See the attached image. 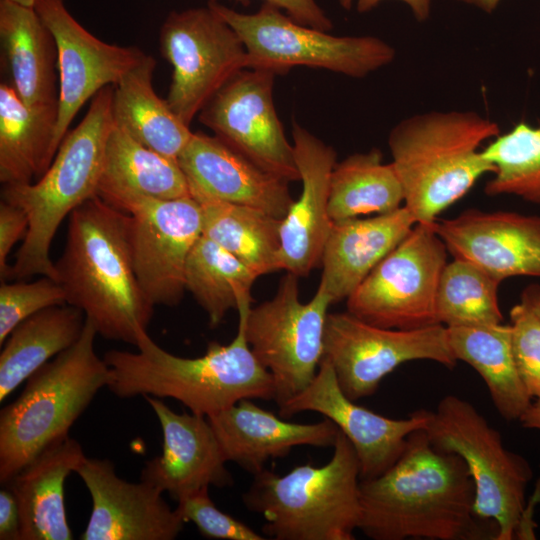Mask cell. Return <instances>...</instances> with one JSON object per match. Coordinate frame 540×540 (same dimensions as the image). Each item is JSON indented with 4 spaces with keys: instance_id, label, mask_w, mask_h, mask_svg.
<instances>
[{
    "instance_id": "ee69618b",
    "label": "cell",
    "mask_w": 540,
    "mask_h": 540,
    "mask_svg": "<svg viewBox=\"0 0 540 540\" xmlns=\"http://www.w3.org/2000/svg\"><path fill=\"white\" fill-rule=\"evenodd\" d=\"M522 304L527 306L540 318V286L537 284L529 285L524 289L521 295Z\"/></svg>"
},
{
    "instance_id": "44dd1931",
    "label": "cell",
    "mask_w": 540,
    "mask_h": 540,
    "mask_svg": "<svg viewBox=\"0 0 540 540\" xmlns=\"http://www.w3.org/2000/svg\"><path fill=\"white\" fill-rule=\"evenodd\" d=\"M177 160L191 196L257 208L281 220L294 201L287 180L216 136L193 132Z\"/></svg>"
},
{
    "instance_id": "f1b7e54d",
    "label": "cell",
    "mask_w": 540,
    "mask_h": 540,
    "mask_svg": "<svg viewBox=\"0 0 540 540\" xmlns=\"http://www.w3.org/2000/svg\"><path fill=\"white\" fill-rule=\"evenodd\" d=\"M155 59L145 55L114 87V125L144 146L172 159L193 132L153 89Z\"/></svg>"
},
{
    "instance_id": "2e32d148",
    "label": "cell",
    "mask_w": 540,
    "mask_h": 540,
    "mask_svg": "<svg viewBox=\"0 0 540 540\" xmlns=\"http://www.w3.org/2000/svg\"><path fill=\"white\" fill-rule=\"evenodd\" d=\"M34 9L52 33L59 72L56 141L60 146L83 104L116 85L146 55L134 46L109 44L89 33L64 0H35Z\"/></svg>"
},
{
    "instance_id": "8d00e7d4",
    "label": "cell",
    "mask_w": 540,
    "mask_h": 540,
    "mask_svg": "<svg viewBox=\"0 0 540 540\" xmlns=\"http://www.w3.org/2000/svg\"><path fill=\"white\" fill-rule=\"evenodd\" d=\"M66 304L60 284L46 276L33 282L7 283L0 286V345L22 321L46 308Z\"/></svg>"
},
{
    "instance_id": "8992f818",
    "label": "cell",
    "mask_w": 540,
    "mask_h": 540,
    "mask_svg": "<svg viewBox=\"0 0 540 540\" xmlns=\"http://www.w3.org/2000/svg\"><path fill=\"white\" fill-rule=\"evenodd\" d=\"M97 331L85 320L79 339L35 371L0 412V482L6 484L45 448L68 436L111 371L95 351Z\"/></svg>"
},
{
    "instance_id": "d6a6232c",
    "label": "cell",
    "mask_w": 540,
    "mask_h": 540,
    "mask_svg": "<svg viewBox=\"0 0 540 540\" xmlns=\"http://www.w3.org/2000/svg\"><path fill=\"white\" fill-rule=\"evenodd\" d=\"M404 205V192L392 163L373 148L336 163L330 179L328 213L332 222L384 214Z\"/></svg>"
},
{
    "instance_id": "836d02e7",
    "label": "cell",
    "mask_w": 540,
    "mask_h": 540,
    "mask_svg": "<svg viewBox=\"0 0 540 540\" xmlns=\"http://www.w3.org/2000/svg\"><path fill=\"white\" fill-rule=\"evenodd\" d=\"M259 276L230 252L206 237L195 243L185 270V288L207 313L211 327L244 300Z\"/></svg>"
},
{
    "instance_id": "484cf974",
    "label": "cell",
    "mask_w": 540,
    "mask_h": 540,
    "mask_svg": "<svg viewBox=\"0 0 540 540\" xmlns=\"http://www.w3.org/2000/svg\"><path fill=\"white\" fill-rule=\"evenodd\" d=\"M0 41L11 86L23 102L58 103L56 43L34 7L0 0Z\"/></svg>"
},
{
    "instance_id": "b9f144b4",
    "label": "cell",
    "mask_w": 540,
    "mask_h": 540,
    "mask_svg": "<svg viewBox=\"0 0 540 540\" xmlns=\"http://www.w3.org/2000/svg\"><path fill=\"white\" fill-rule=\"evenodd\" d=\"M0 539L21 540L18 503L14 493L6 485L0 490Z\"/></svg>"
},
{
    "instance_id": "4316f807",
    "label": "cell",
    "mask_w": 540,
    "mask_h": 540,
    "mask_svg": "<svg viewBox=\"0 0 540 540\" xmlns=\"http://www.w3.org/2000/svg\"><path fill=\"white\" fill-rule=\"evenodd\" d=\"M97 196L121 210L130 199H178L191 196L178 160L136 141L117 126L107 140Z\"/></svg>"
},
{
    "instance_id": "e0dca14e",
    "label": "cell",
    "mask_w": 540,
    "mask_h": 540,
    "mask_svg": "<svg viewBox=\"0 0 540 540\" xmlns=\"http://www.w3.org/2000/svg\"><path fill=\"white\" fill-rule=\"evenodd\" d=\"M314 411L334 422L351 442L360 466V480L385 472L402 454L409 435L426 428L429 410L420 409L404 419H392L362 407L340 388L331 362L323 357L311 383L279 407L288 418Z\"/></svg>"
},
{
    "instance_id": "d4e9b609",
    "label": "cell",
    "mask_w": 540,
    "mask_h": 540,
    "mask_svg": "<svg viewBox=\"0 0 540 540\" xmlns=\"http://www.w3.org/2000/svg\"><path fill=\"white\" fill-rule=\"evenodd\" d=\"M69 435L45 448L15 474L8 486L20 513L21 540H71L64 506V483L85 458Z\"/></svg>"
},
{
    "instance_id": "d6986e66",
    "label": "cell",
    "mask_w": 540,
    "mask_h": 540,
    "mask_svg": "<svg viewBox=\"0 0 540 540\" xmlns=\"http://www.w3.org/2000/svg\"><path fill=\"white\" fill-rule=\"evenodd\" d=\"M433 224L454 258L474 263L501 282L540 277V216L468 209Z\"/></svg>"
},
{
    "instance_id": "5bb4252c",
    "label": "cell",
    "mask_w": 540,
    "mask_h": 540,
    "mask_svg": "<svg viewBox=\"0 0 540 540\" xmlns=\"http://www.w3.org/2000/svg\"><path fill=\"white\" fill-rule=\"evenodd\" d=\"M121 211L129 214L135 271L150 302L175 306L183 298L189 255L202 236V211L192 197H136Z\"/></svg>"
},
{
    "instance_id": "1f68e13d",
    "label": "cell",
    "mask_w": 540,
    "mask_h": 540,
    "mask_svg": "<svg viewBox=\"0 0 540 540\" xmlns=\"http://www.w3.org/2000/svg\"><path fill=\"white\" fill-rule=\"evenodd\" d=\"M202 211L203 235L258 276L283 269L278 219L260 209L192 196Z\"/></svg>"
},
{
    "instance_id": "bcb514c9",
    "label": "cell",
    "mask_w": 540,
    "mask_h": 540,
    "mask_svg": "<svg viewBox=\"0 0 540 540\" xmlns=\"http://www.w3.org/2000/svg\"><path fill=\"white\" fill-rule=\"evenodd\" d=\"M458 1L475 6L476 8L481 9L482 11L486 13L493 12L497 8L500 2V0H458Z\"/></svg>"
},
{
    "instance_id": "7a4b0ae2",
    "label": "cell",
    "mask_w": 540,
    "mask_h": 540,
    "mask_svg": "<svg viewBox=\"0 0 540 540\" xmlns=\"http://www.w3.org/2000/svg\"><path fill=\"white\" fill-rule=\"evenodd\" d=\"M55 268L66 304L80 309L102 337L136 346L148 333L154 305L135 271L128 213L97 195L77 207Z\"/></svg>"
},
{
    "instance_id": "4fadbf2b",
    "label": "cell",
    "mask_w": 540,
    "mask_h": 540,
    "mask_svg": "<svg viewBox=\"0 0 540 540\" xmlns=\"http://www.w3.org/2000/svg\"><path fill=\"white\" fill-rule=\"evenodd\" d=\"M323 353L340 388L354 401L374 394L382 379L405 362L429 360L449 369L457 364L442 324L409 330L383 328L348 311L328 313Z\"/></svg>"
},
{
    "instance_id": "9c48e42d",
    "label": "cell",
    "mask_w": 540,
    "mask_h": 540,
    "mask_svg": "<svg viewBox=\"0 0 540 540\" xmlns=\"http://www.w3.org/2000/svg\"><path fill=\"white\" fill-rule=\"evenodd\" d=\"M238 34L249 67L287 73L295 66L321 68L361 78L391 63L394 48L374 36H334L302 25L264 3L244 14L218 2L208 3Z\"/></svg>"
},
{
    "instance_id": "8fae6325",
    "label": "cell",
    "mask_w": 540,
    "mask_h": 540,
    "mask_svg": "<svg viewBox=\"0 0 540 540\" xmlns=\"http://www.w3.org/2000/svg\"><path fill=\"white\" fill-rule=\"evenodd\" d=\"M434 222H417L347 298V311L383 328L418 329L438 323L436 297L447 247Z\"/></svg>"
},
{
    "instance_id": "ac0fdd59",
    "label": "cell",
    "mask_w": 540,
    "mask_h": 540,
    "mask_svg": "<svg viewBox=\"0 0 540 540\" xmlns=\"http://www.w3.org/2000/svg\"><path fill=\"white\" fill-rule=\"evenodd\" d=\"M87 487L92 510L82 540H173L184 527L163 492L145 482L120 478L108 459L85 457L76 472Z\"/></svg>"
},
{
    "instance_id": "74e56055",
    "label": "cell",
    "mask_w": 540,
    "mask_h": 540,
    "mask_svg": "<svg viewBox=\"0 0 540 540\" xmlns=\"http://www.w3.org/2000/svg\"><path fill=\"white\" fill-rule=\"evenodd\" d=\"M175 508L184 522H192L200 534L209 539L264 540L247 524L218 509L208 494L200 490L177 502Z\"/></svg>"
},
{
    "instance_id": "7bdbcfd3",
    "label": "cell",
    "mask_w": 540,
    "mask_h": 540,
    "mask_svg": "<svg viewBox=\"0 0 540 540\" xmlns=\"http://www.w3.org/2000/svg\"><path fill=\"white\" fill-rule=\"evenodd\" d=\"M383 0H339L345 9H351L355 5L358 12H368L375 8ZM409 6L414 17L418 21H425L431 11V0H400Z\"/></svg>"
},
{
    "instance_id": "f546056e",
    "label": "cell",
    "mask_w": 540,
    "mask_h": 540,
    "mask_svg": "<svg viewBox=\"0 0 540 540\" xmlns=\"http://www.w3.org/2000/svg\"><path fill=\"white\" fill-rule=\"evenodd\" d=\"M446 328L455 358L469 364L482 377L500 415L507 420L520 419L532 397L514 360L511 326L500 323Z\"/></svg>"
},
{
    "instance_id": "30bf717a",
    "label": "cell",
    "mask_w": 540,
    "mask_h": 540,
    "mask_svg": "<svg viewBox=\"0 0 540 540\" xmlns=\"http://www.w3.org/2000/svg\"><path fill=\"white\" fill-rule=\"evenodd\" d=\"M297 278L287 272L272 299L254 308L252 300H245L237 307L251 351L272 375L278 407L314 379L324 356L325 322L333 304L320 286L310 301L302 303Z\"/></svg>"
},
{
    "instance_id": "cb8c5ba5",
    "label": "cell",
    "mask_w": 540,
    "mask_h": 540,
    "mask_svg": "<svg viewBox=\"0 0 540 540\" xmlns=\"http://www.w3.org/2000/svg\"><path fill=\"white\" fill-rule=\"evenodd\" d=\"M416 223L404 205L369 218L333 222L322 254L319 284L332 303L347 299Z\"/></svg>"
},
{
    "instance_id": "7dc6e473",
    "label": "cell",
    "mask_w": 540,
    "mask_h": 540,
    "mask_svg": "<svg viewBox=\"0 0 540 540\" xmlns=\"http://www.w3.org/2000/svg\"><path fill=\"white\" fill-rule=\"evenodd\" d=\"M10 1H13L24 6H28V7H34V2H35V0H10Z\"/></svg>"
},
{
    "instance_id": "e575fe53",
    "label": "cell",
    "mask_w": 540,
    "mask_h": 540,
    "mask_svg": "<svg viewBox=\"0 0 540 540\" xmlns=\"http://www.w3.org/2000/svg\"><path fill=\"white\" fill-rule=\"evenodd\" d=\"M501 281L474 263L454 258L440 277L436 316L446 327L500 324L498 301Z\"/></svg>"
},
{
    "instance_id": "d590c367",
    "label": "cell",
    "mask_w": 540,
    "mask_h": 540,
    "mask_svg": "<svg viewBox=\"0 0 540 540\" xmlns=\"http://www.w3.org/2000/svg\"><path fill=\"white\" fill-rule=\"evenodd\" d=\"M482 152L494 166L487 195H513L540 206V127L519 122Z\"/></svg>"
},
{
    "instance_id": "9a60e30c",
    "label": "cell",
    "mask_w": 540,
    "mask_h": 540,
    "mask_svg": "<svg viewBox=\"0 0 540 540\" xmlns=\"http://www.w3.org/2000/svg\"><path fill=\"white\" fill-rule=\"evenodd\" d=\"M275 76L268 70H241L209 100L199 120L263 169L288 182L299 181L293 144L274 107Z\"/></svg>"
},
{
    "instance_id": "60d3db41",
    "label": "cell",
    "mask_w": 540,
    "mask_h": 540,
    "mask_svg": "<svg viewBox=\"0 0 540 540\" xmlns=\"http://www.w3.org/2000/svg\"><path fill=\"white\" fill-rule=\"evenodd\" d=\"M220 0H209L219 2ZM243 4L249 0H233ZM280 10H285L296 22L323 31L332 28V22L315 0H263Z\"/></svg>"
},
{
    "instance_id": "ffe728a7",
    "label": "cell",
    "mask_w": 540,
    "mask_h": 540,
    "mask_svg": "<svg viewBox=\"0 0 540 540\" xmlns=\"http://www.w3.org/2000/svg\"><path fill=\"white\" fill-rule=\"evenodd\" d=\"M157 416L163 435L162 453L149 460L141 480L175 501L215 486L229 487L233 477L226 468L218 439L206 416L176 413L163 401L144 396Z\"/></svg>"
},
{
    "instance_id": "5b68a950",
    "label": "cell",
    "mask_w": 540,
    "mask_h": 540,
    "mask_svg": "<svg viewBox=\"0 0 540 540\" xmlns=\"http://www.w3.org/2000/svg\"><path fill=\"white\" fill-rule=\"evenodd\" d=\"M113 93L114 87L109 85L94 95L85 117L66 134L51 165L38 180L3 186L1 200L22 208L29 218L6 281L35 275L57 281L51 244L64 219L97 195L106 144L114 126Z\"/></svg>"
},
{
    "instance_id": "7c38bea8",
    "label": "cell",
    "mask_w": 540,
    "mask_h": 540,
    "mask_svg": "<svg viewBox=\"0 0 540 540\" xmlns=\"http://www.w3.org/2000/svg\"><path fill=\"white\" fill-rule=\"evenodd\" d=\"M160 46L173 68L166 100L187 126L217 91L249 67L242 40L209 4L172 11L161 27Z\"/></svg>"
},
{
    "instance_id": "83f0119b",
    "label": "cell",
    "mask_w": 540,
    "mask_h": 540,
    "mask_svg": "<svg viewBox=\"0 0 540 540\" xmlns=\"http://www.w3.org/2000/svg\"><path fill=\"white\" fill-rule=\"evenodd\" d=\"M58 103L28 106L7 83L0 85V181L3 185L38 180L51 165Z\"/></svg>"
},
{
    "instance_id": "603a6c76",
    "label": "cell",
    "mask_w": 540,
    "mask_h": 540,
    "mask_svg": "<svg viewBox=\"0 0 540 540\" xmlns=\"http://www.w3.org/2000/svg\"><path fill=\"white\" fill-rule=\"evenodd\" d=\"M253 399L207 416L225 459L255 475L269 459L286 457L294 447H333L340 429L328 418L294 423L267 411Z\"/></svg>"
},
{
    "instance_id": "4dcf8cb0",
    "label": "cell",
    "mask_w": 540,
    "mask_h": 540,
    "mask_svg": "<svg viewBox=\"0 0 540 540\" xmlns=\"http://www.w3.org/2000/svg\"><path fill=\"white\" fill-rule=\"evenodd\" d=\"M84 313L64 304L46 308L17 325L0 354V402L81 336Z\"/></svg>"
},
{
    "instance_id": "6da1fadb",
    "label": "cell",
    "mask_w": 540,
    "mask_h": 540,
    "mask_svg": "<svg viewBox=\"0 0 540 540\" xmlns=\"http://www.w3.org/2000/svg\"><path fill=\"white\" fill-rule=\"evenodd\" d=\"M359 530L373 540L488 538L474 512L475 487L457 454L437 450L424 429L382 474L360 480Z\"/></svg>"
},
{
    "instance_id": "f6af8a7d",
    "label": "cell",
    "mask_w": 540,
    "mask_h": 540,
    "mask_svg": "<svg viewBox=\"0 0 540 540\" xmlns=\"http://www.w3.org/2000/svg\"><path fill=\"white\" fill-rule=\"evenodd\" d=\"M519 420L524 427L540 431V398L531 403Z\"/></svg>"
},
{
    "instance_id": "ba28073f",
    "label": "cell",
    "mask_w": 540,
    "mask_h": 540,
    "mask_svg": "<svg viewBox=\"0 0 540 540\" xmlns=\"http://www.w3.org/2000/svg\"><path fill=\"white\" fill-rule=\"evenodd\" d=\"M425 432L439 451L459 455L475 487L474 512L496 526V540L519 533L525 508V488L531 479L528 463L507 450L498 430L467 400L443 397L429 411Z\"/></svg>"
},
{
    "instance_id": "3957f363",
    "label": "cell",
    "mask_w": 540,
    "mask_h": 540,
    "mask_svg": "<svg viewBox=\"0 0 540 540\" xmlns=\"http://www.w3.org/2000/svg\"><path fill=\"white\" fill-rule=\"evenodd\" d=\"M227 345L210 342L201 357H179L161 348L148 333L137 352L109 350L108 388L121 398L150 395L173 398L191 413L210 416L243 399L275 400L274 380L257 360L245 337L244 322Z\"/></svg>"
},
{
    "instance_id": "277c9868",
    "label": "cell",
    "mask_w": 540,
    "mask_h": 540,
    "mask_svg": "<svg viewBox=\"0 0 540 540\" xmlns=\"http://www.w3.org/2000/svg\"><path fill=\"white\" fill-rule=\"evenodd\" d=\"M500 134L474 111H430L403 119L389 133L392 164L404 206L416 222L432 223L461 199L493 164L479 148Z\"/></svg>"
},
{
    "instance_id": "7402d4cb",
    "label": "cell",
    "mask_w": 540,
    "mask_h": 540,
    "mask_svg": "<svg viewBox=\"0 0 540 540\" xmlns=\"http://www.w3.org/2000/svg\"><path fill=\"white\" fill-rule=\"evenodd\" d=\"M293 149L302 190L281 220L283 269L307 276L321 264L333 222L328 213L330 179L335 150L297 123L292 127Z\"/></svg>"
},
{
    "instance_id": "f35d334b",
    "label": "cell",
    "mask_w": 540,
    "mask_h": 540,
    "mask_svg": "<svg viewBox=\"0 0 540 540\" xmlns=\"http://www.w3.org/2000/svg\"><path fill=\"white\" fill-rule=\"evenodd\" d=\"M511 343L519 375L531 397L540 398V318L521 302L510 310Z\"/></svg>"
},
{
    "instance_id": "52a82bcc",
    "label": "cell",
    "mask_w": 540,
    "mask_h": 540,
    "mask_svg": "<svg viewBox=\"0 0 540 540\" xmlns=\"http://www.w3.org/2000/svg\"><path fill=\"white\" fill-rule=\"evenodd\" d=\"M330 460L298 465L281 476L253 475L244 505L265 519L263 534L276 540H353L361 518L360 466L340 431Z\"/></svg>"
},
{
    "instance_id": "ab89813d",
    "label": "cell",
    "mask_w": 540,
    "mask_h": 540,
    "mask_svg": "<svg viewBox=\"0 0 540 540\" xmlns=\"http://www.w3.org/2000/svg\"><path fill=\"white\" fill-rule=\"evenodd\" d=\"M29 227L27 213L20 207L1 200L0 203V276L6 280L10 265L8 256L20 240L24 239Z\"/></svg>"
}]
</instances>
